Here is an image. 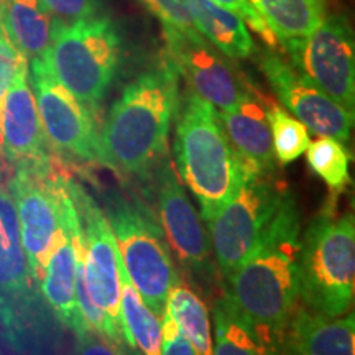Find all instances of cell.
<instances>
[{"label": "cell", "instance_id": "8992f818", "mask_svg": "<svg viewBox=\"0 0 355 355\" xmlns=\"http://www.w3.org/2000/svg\"><path fill=\"white\" fill-rule=\"evenodd\" d=\"M107 212L110 229L132 285L144 303L158 318H163L168 293L180 282L165 235L150 211L121 194L110 198Z\"/></svg>", "mask_w": 355, "mask_h": 355}, {"label": "cell", "instance_id": "4fadbf2b", "mask_svg": "<svg viewBox=\"0 0 355 355\" xmlns=\"http://www.w3.org/2000/svg\"><path fill=\"white\" fill-rule=\"evenodd\" d=\"M166 51L178 76L188 83L189 91L207 101L220 112L234 109L252 91L241 74L216 46L198 30L163 32Z\"/></svg>", "mask_w": 355, "mask_h": 355}, {"label": "cell", "instance_id": "5bb4252c", "mask_svg": "<svg viewBox=\"0 0 355 355\" xmlns=\"http://www.w3.org/2000/svg\"><path fill=\"white\" fill-rule=\"evenodd\" d=\"M259 68L279 102L308 130L339 141L350 140L352 115L295 66L268 51L259 58Z\"/></svg>", "mask_w": 355, "mask_h": 355}, {"label": "cell", "instance_id": "5b68a950", "mask_svg": "<svg viewBox=\"0 0 355 355\" xmlns=\"http://www.w3.org/2000/svg\"><path fill=\"white\" fill-rule=\"evenodd\" d=\"M355 279V216L326 209L301 241L300 296L311 309L339 318L352 306Z\"/></svg>", "mask_w": 355, "mask_h": 355}, {"label": "cell", "instance_id": "836d02e7", "mask_svg": "<svg viewBox=\"0 0 355 355\" xmlns=\"http://www.w3.org/2000/svg\"><path fill=\"white\" fill-rule=\"evenodd\" d=\"M352 306H354V311H352V313H355V279H354V293H352Z\"/></svg>", "mask_w": 355, "mask_h": 355}, {"label": "cell", "instance_id": "cb8c5ba5", "mask_svg": "<svg viewBox=\"0 0 355 355\" xmlns=\"http://www.w3.org/2000/svg\"><path fill=\"white\" fill-rule=\"evenodd\" d=\"M121 321L127 344L141 355H162V318L141 300L122 263Z\"/></svg>", "mask_w": 355, "mask_h": 355}, {"label": "cell", "instance_id": "d590c367", "mask_svg": "<svg viewBox=\"0 0 355 355\" xmlns=\"http://www.w3.org/2000/svg\"><path fill=\"white\" fill-rule=\"evenodd\" d=\"M352 123H354V127H355V112H354V115H352Z\"/></svg>", "mask_w": 355, "mask_h": 355}, {"label": "cell", "instance_id": "4dcf8cb0", "mask_svg": "<svg viewBox=\"0 0 355 355\" xmlns=\"http://www.w3.org/2000/svg\"><path fill=\"white\" fill-rule=\"evenodd\" d=\"M42 2L56 19L64 21L102 15L101 0H42Z\"/></svg>", "mask_w": 355, "mask_h": 355}, {"label": "cell", "instance_id": "ba28073f", "mask_svg": "<svg viewBox=\"0 0 355 355\" xmlns=\"http://www.w3.org/2000/svg\"><path fill=\"white\" fill-rule=\"evenodd\" d=\"M8 186L19 212L21 242L30 272L40 286L58 232L73 204L68 180L58 175L50 157L15 165Z\"/></svg>", "mask_w": 355, "mask_h": 355}, {"label": "cell", "instance_id": "83f0119b", "mask_svg": "<svg viewBox=\"0 0 355 355\" xmlns=\"http://www.w3.org/2000/svg\"><path fill=\"white\" fill-rule=\"evenodd\" d=\"M163 26V32H194L189 0H140Z\"/></svg>", "mask_w": 355, "mask_h": 355}, {"label": "cell", "instance_id": "30bf717a", "mask_svg": "<svg viewBox=\"0 0 355 355\" xmlns=\"http://www.w3.org/2000/svg\"><path fill=\"white\" fill-rule=\"evenodd\" d=\"M37 314V283L21 242L19 212L10 191L0 186V322L17 349L28 343Z\"/></svg>", "mask_w": 355, "mask_h": 355}, {"label": "cell", "instance_id": "2e32d148", "mask_svg": "<svg viewBox=\"0 0 355 355\" xmlns=\"http://www.w3.org/2000/svg\"><path fill=\"white\" fill-rule=\"evenodd\" d=\"M28 68L17 74L0 101V153L13 165L50 158Z\"/></svg>", "mask_w": 355, "mask_h": 355}, {"label": "cell", "instance_id": "9c48e42d", "mask_svg": "<svg viewBox=\"0 0 355 355\" xmlns=\"http://www.w3.org/2000/svg\"><path fill=\"white\" fill-rule=\"evenodd\" d=\"M282 46L300 73L354 115L355 30L347 17L326 15L316 30Z\"/></svg>", "mask_w": 355, "mask_h": 355}, {"label": "cell", "instance_id": "f546056e", "mask_svg": "<svg viewBox=\"0 0 355 355\" xmlns=\"http://www.w3.org/2000/svg\"><path fill=\"white\" fill-rule=\"evenodd\" d=\"M28 68V58L17 50V46L7 38L6 32H0V101L6 96L17 74Z\"/></svg>", "mask_w": 355, "mask_h": 355}, {"label": "cell", "instance_id": "ffe728a7", "mask_svg": "<svg viewBox=\"0 0 355 355\" xmlns=\"http://www.w3.org/2000/svg\"><path fill=\"white\" fill-rule=\"evenodd\" d=\"M0 20L7 38L30 61L50 48L56 17L42 0H0Z\"/></svg>", "mask_w": 355, "mask_h": 355}, {"label": "cell", "instance_id": "d6986e66", "mask_svg": "<svg viewBox=\"0 0 355 355\" xmlns=\"http://www.w3.org/2000/svg\"><path fill=\"white\" fill-rule=\"evenodd\" d=\"M290 326L298 355H355V313L336 319L300 309Z\"/></svg>", "mask_w": 355, "mask_h": 355}, {"label": "cell", "instance_id": "1f68e13d", "mask_svg": "<svg viewBox=\"0 0 355 355\" xmlns=\"http://www.w3.org/2000/svg\"><path fill=\"white\" fill-rule=\"evenodd\" d=\"M162 355H198L196 349L189 343V339L181 332L175 319H173L168 311L162 318Z\"/></svg>", "mask_w": 355, "mask_h": 355}, {"label": "cell", "instance_id": "e0dca14e", "mask_svg": "<svg viewBox=\"0 0 355 355\" xmlns=\"http://www.w3.org/2000/svg\"><path fill=\"white\" fill-rule=\"evenodd\" d=\"M81 232L74 204H71L66 219L51 248L50 259L40 279L42 296L55 313L58 321L69 327L74 334L87 329L76 300L78 250L76 235Z\"/></svg>", "mask_w": 355, "mask_h": 355}, {"label": "cell", "instance_id": "6da1fadb", "mask_svg": "<svg viewBox=\"0 0 355 355\" xmlns=\"http://www.w3.org/2000/svg\"><path fill=\"white\" fill-rule=\"evenodd\" d=\"M300 230L298 207L288 193L252 254L224 279L225 296L278 343L300 296Z\"/></svg>", "mask_w": 355, "mask_h": 355}, {"label": "cell", "instance_id": "4316f807", "mask_svg": "<svg viewBox=\"0 0 355 355\" xmlns=\"http://www.w3.org/2000/svg\"><path fill=\"white\" fill-rule=\"evenodd\" d=\"M266 115L272 130L275 158L279 165H290L308 150L311 141L308 127L273 102H270Z\"/></svg>", "mask_w": 355, "mask_h": 355}, {"label": "cell", "instance_id": "ac0fdd59", "mask_svg": "<svg viewBox=\"0 0 355 355\" xmlns=\"http://www.w3.org/2000/svg\"><path fill=\"white\" fill-rule=\"evenodd\" d=\"M217 112L239 158L260 171H273L277 158L263 101L250 91L234 109Z\"/></svg>", "mask_w": 355, "mask_h": 355}, {"label": "cell", "instance_id": "7a4b0ae2", "mask_svg": "<svg viewBox=\"0 0 355 355\" xmlns=\"http://www.w3.org/2000/svg\"><path fill=\"white\" fill-rule=\"evenodd\" d=\"M178 79L166 60L127 84L99 132V163L140 178L157 170L178 112Z\"/></svg>", "mask_w": 355, "mask_h": 355}, {"label": "cell", "instance_id": "603a6c76", "mask_svg": "<svg viewBox=\"0 0 355 355\" xmlns=\"http://www.w3.org/2000/svg\"><path fill=\"white\" fill-rule=\"evenodd\" d=\"M277 35L279 44L303 38L326 19V0H247Z\"/></svg>", "mask_w": 355, "mask_h": 355}, {"label": "cell", "instance_id": "277c9868", "mask_svg": "<svg viewBox=\"0 0 355 355\" xmlns=\"http://www.w3.org/2000/svg\"><path fill=\"white\" fill-rule=\"evenodd\" d=\"M121 53V33L109 17L56 19L50 48L40 60L69 92L96 109L114 81Z\"/></svg>", "mask_w": 355, "mask_h": 355}, {"label": "cell", "instance_id": "9a60e30c", "mask_svg": "<svg viewBox=\"0 0 355 355\" xmlns=\"http://www.w3.org/2000/svg\"><path fill=\"white\" fill-rule=\"evenodd\" d=\"M157 202L163 230L178 261L199 285L212 283L211 243L201 217L181 188L170 163L157 166Z\"/></svg>", "mask_w": 355, "mask_h": 355}, {"label": "cell", "instance_id": "3957f363", "mask_svg": "<svg viewBox=\"0 0 355 355\" xmlns=\"http://www.w3.org/2000/svg\"><path fill=\"white\" fill-rule=\"evenodd\" d=\"M176 165L209 220L234 196L242 181V159L230 145L214 105L188 92L181 104L175 139Z\"/></svg>", "mask_w": 355, "mask_h": 355}, {"label": "cell", "instance_id": "44dd1931", "mask_svg": "<svg viewBox=\"0 0 355 355\" xmlns=\"http://www.w3.org/2000/svg\"><path fill=\"white\" fill-rule=\"evenodd\" d=\"M196 30L230 60H245L255 53V42L242 17L212 0H189Z\"/></svg>", "mask_w": 355, "mask_h": 355}, {"label": "cell", "instance_id": "8fae6325", "mask_svg": "<svg viewBox=\"0 0 355 355\" xmlns=\"http://www.w3.org/2000/svg\"><path fill=\"white\" fill-rule=\"evenodd\" d=\"M30 83L51 148L84 162H99V132L92 109L58 81L40 58L32 60Z\"/></svg>", "mask_w": 355, "mask_h": 355}, {"label": "cell", "instance_id": "d6a6232c", "mask_svg": "<svg viewBox=\"0 0 355 355\" xmlns=\"http://www.w3.org/2000/svg\"><path fill=\"white\" fill-rule=\"evenodd\" d=\"M212 2L219 3L222 7H227L235 13H239V15H242V13L245 12V8L248 7L247 0H212Z\"/></svg>", "mask_w": 355, "mask_h": 355}, {"label": "cell", "instance_id": "52a82bcc", "mask_svg": "<svg viewBox=\"0 0 355 355\" xmlns=\"http://www.w3.org/2000/svg\"><path fill=\"white\" fill-rule=\"evenodd\" d=\"M242 166V181L234 196L207 220L216 261L224 279L252 254L290 193L273 171H260L243 162Z\"/></svg>", "mask_w": 355, "mask_h": 355}, {"label": "cell", "instance_id": "e575fe53", "mask_svg": "<svg viewBox=\"0 0 355 355\" xmlns=\"http://www.w3.org/2000/svg\"><path fill=\"white\" fill-rule=\"evenodd\" d=\"M352 207H354V211H355V188H354V194H352Z\"/></svg>", "mask_w": 355, "mask_h": 355}, {"label": "cell", "instance_id": "8d00e7d4", "mask_svg": "<svg viewBox=\"0 0 355 355\" xmlns=\"http://www.w3.org/2000/svg\"><path fill=\"white\" fill-rule=\"evenodd\" d=\"M0 32H3V28H2V20H0Z\"/></svg>", "mask_w": 355, "mask_h": 355}, {"label": "cell", "instance_id": "7402d4cb", "mask_svg": "<svg viewBox=\"0 0 355 355\" xmlns=\"http://www.w3.org/2000/svg\"><path fill=\"white\" fill-rule=\"evenodd\" d=\"M214 355H275L278 340L250 322L227 296L216 300Z\"/></svg>", "mask_w": 355, "mask_h": 355}, {"label": "cell", "instance_id": "d4e9b609", "mask_svg": "<svg viewBox=\"0 0 355 355\" xmlns=\"http://www.w3.org/2000/svg\"><path fill=\"white\" fill-rule=\"evenodd\" d=\"M166 311L196 349L198 355H214L209 311L204 301L183 282H178L168 293Z\"/></svg>", "mask_w": 355, "mask_h": 355}, {"label": "cell", "instance_id": "484cf974", "mask_svg": "<svg viewBox=\"0 0 355 355\" xmlns=\"http://www.w3.org/2000/svg\"><path fill=\"white\" fill-rule=\"evenodd\" d=\"M306 155L311 170L324 180L331 191L340 193L350 183V157L343 141L331 137H319L318 140L309 141Z\"/></svg>", "mask_w": 355, "mask_h": 355}, {"label": "cell", "instance_id": "f1b7e54d", "mask_svg": "<svg viewBox=\"0 0 355 355\" xmlns=\"http://www.w3.org/2000/svg\"><path fill=\"white\" fill-rule=\"evenodd\" d=\"M73 355H141L127 343H115L107 336L91 327L76 334V347Z\"/></svg>", "mask_w": 355, "mask_h": 355}, {"label": "cell", "instance_id": "7c38bea8", "mask_svg": "<svg viewBox=\"0 0 355 355\" xmlns=\"http://www.w3.org/2000/svg\"><path fill=\"white\" fill-rule=\"evenodd\" d=\"M68 191L76 207L81 229L84 275L89 295L122 329V259L109 219L81 186L68 180Z\"/></svg>", "mask_w": 355, "mask_h": 355}]
</instances>
